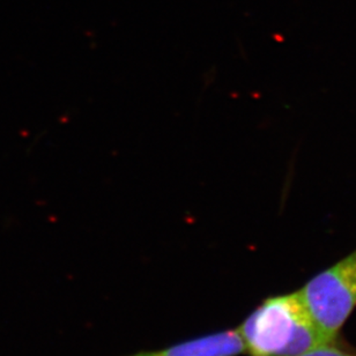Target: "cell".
Masks as SVG:
<instances>
[{
	"instance_id": "2",
	"label": "cell",
	"mask_w": 356,
	"mask_h": 356,
	"mask_svg": "<svg viewBox=\"0 0 356 356\" xmlns=\"http://www.w3.org/2000/svg\"><path fill=\"white\" fill-rule=\"evenodd\" d=\"M298 291L323 334L337 343L356 308V249L316 274Z\"/></svg>"
},
{
	"instance_id": "3",
	"label": "cell",
	"mask_w": 356,
	"mask_h": 356,
	"mask_svg": "<svg viewBox=\"0 0 356 356\" xmlns=\"http://www.w3.org/2000/svg\"><path fill=\"white\" fill-rule=\"evenodd\" d=\"M243 353L244 343L236 329L211 333L163 350L140 352L130 356H237Z\"/></svg>"
},
{
	"instance_id": "1",
	"label": "cell",
	"mask_w": 356,
	"mask_h": 356,
	"mask_svg": "<svg viewBox=\"0 0 356 356\" xmlns=\"http://www.w3.org/2000/svg\"><path fill=\"white\" fill-rule=\"evenodd\" d=\"M237 331L250 356H296L336 343L319 330L300 291L267 298Z\"/></svg>"
},
{
	"instance_id": "4",
	"label": "cell",
	"mask_w": 356,
	"mask_h": 356,
	"mask_svg": "<svg viewBox=\"0 0 356 356\" xmlns=\"http://www.w3.org/2000/svg\"><path fill=\"white\" fill-rule=\"evenodd\" d=\"M296 356H356V350H345L336 343H331Z\"/></svg>"
}]
</instances>
